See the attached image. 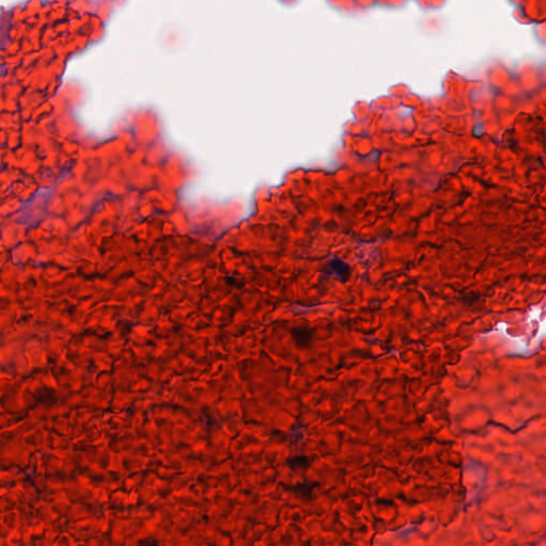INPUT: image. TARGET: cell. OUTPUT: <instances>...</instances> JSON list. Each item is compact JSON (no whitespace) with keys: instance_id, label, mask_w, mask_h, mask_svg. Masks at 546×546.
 Returning <instances> with one entry per match:
<instances>
[{"instance_id":"cell-1","label":"cell","mask_w":546,"mask_h":546,"mask_svg":"<svg viewBox=\"0 0 546 546\" xmlns=\"http://www.w3.org/2000/svg\"><path fill=\"white\" fill-rule=\"evenodd\" d=\"M290 335L294 341V345L299 349H309L314 344L315 332L307 326H297L290 330Z\"/></svg>"},{"instance_id":"cell-2","label":"cell","mask_w":546,"mask_h":546,"mask_svg":"<svg viewBox=\"0 0 546 546\" xmlns=\"http://www.w3.org/2000/svg\"><path fill=\"white\" fill-rule=\"evenodd\" d=\"M324 271L327 272L329 276H334L340 282H346L348 280L351 273L350 266L338 257H332L324 267Z\"/></svg>"},{"instance_id":"cell-3","label":"cell","mask_w":546,"mask_h":546,"mask_svg":"<svg viewBox=\"0 0 546 546\" xmlns=\"http://www.w3.org/2000/svg\"><path fill=\"white\" fill-rule=\"evenodd\" d=\"M319 487V483L315 481H303L295 483L294 486H285V488L288 491H292L295 496L301 498L305 502H310V500L314 499L315 490Z\"/></svg>"},{"instance_id":"cell-4","label":"cell","mask_w":546,"mask_h":546,"mask_svg":"<svg viewBox=\"0 0 546 546\" xmlns=\"http://www.w3.org/2000/svg\"><path fill=\"white\" fill-rule=\"evenodd\" d=\"M312 464V459L310 456H305V454H299V456L290 457L286 460V465L288 468L294 470H307Z\"/></svg>"}]
</instances>
